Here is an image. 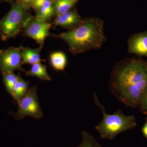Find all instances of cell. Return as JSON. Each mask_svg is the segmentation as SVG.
I'll list each match as a JSON object with an SVG mask.
<instances>
[{"instance_id": "52a82bcc", "label": "cell", "mask_w": 147, "mask_h": 147, "mask_svg": "<svg viewBox=\"0 0 147 147\" xmlns=\"http://www.w3.org/2000/svg\"><path fill=\"white\" fill-rule=\"evenodd\" d=\"M52 25L36 17L33 18L25 28V34L42 47L45 38L50 35L49 30Z\"/></svg>"}, {"instance_id": "9a60e30c", "label": "cell", "mask_w": 147, "mask_h": 147, "mask_svg": "<svg viewBox=\"0 0 147 147\" xmlns=\"http://www.w3.org/2000/svg\"><path fill=\"white\" fill-rule=\"evenodd\" d=\"M77 0H57L55 2V11L57 15H61L69 11L76 4Z\"/></svg>"}, {"instance_id": "2e32d148", "label": "cell", "mask_w": 147, "mask_h": 147, "mask_svg": "<svg viewBox=\"0 0 147 147\" xmlns=\"http://www.w3.org/2000/svg\"><path fill=\"white\" fill-rule=\"evenodd\" d=\"M2 75L3 81L6 89L9 93L11 94L14 86L18 81V76H17L13 72H8Z\"/></svg>"}, {"instance_id": "d6986e66", "label": "cell", "mask_w": 147, "mask_h": 147, "mask_svg": "<svg viewBox=\"0 0 147 147\" xmlns=\"http://www.w3.org/2000/svg\"><path fill=\"white\" fill-rule=\"evenodd\" d=\"M46 1V0H34L31 6L36 10H38L42 7Z\"/></svg>"}, {"instance_id": "7402d4cb", "label": "cell", "mask_w": 147, "mask_h": 147, "mask_svg": "<svg viewBox=\"0 0 147 147\" xmlns=\"http://www.w3.org/2000/svg\"><path fill=\"white\" fill-rule=\"evenodd\" d=\"M1 1L7 2H11L13 0H0Z\"/></svg>"}, {"instance_id": "6da1fadb", "label": "cell", "mask_w": 147, "mask_h": 147, "mask_svg": "<svg viewBox=\"0 0 147 147\" xmlns=\"http://www.w3.org/2000/svg\"><path fill=\"white\" fill-rule=\"evenodd\" d=\"M112 92L131 108L139 107L147 92V63L132 60L115 71L111 84Z\"/></svg>"}, {"instance_id": "4fadbf2b", "label": "cell", "mask_w": 147, "mask_h": 147, "mask_svg": "<svg viewBox=\"0 0 147 147\" xmlns=\"http://www.w3.org/2000/svg\"><path fill=\"white\" fill-rule=\"evenodd\" d=\"M50 61L55 70L64 71L67 64L66 57L63 52H54L50 55Z\"/></svg>"}, {"instance_id": "e0dca14e", "label": "cell", "mask_w": 147, "mask_h": 147, "mask_svg": "<svg viewBox=\"0 0 147 147\" xmlns=\"http://www.w3.org/2000/svg\"><path fill=\"white\" fill-rule=\"evenodd\" d=\"M78 147H102L93 136L86 131H83L82 142Z\"/></svg>"}, {"instance_id": "ffe728a7", "label": "cell", "mask_w": 147, "mask_h": 147, "mask_svg": "<svg viewBox=\"0 0 147 147\" xmlns=\"http://www.w3.org/2000/svg\"><path fill=\"white\" fill-rule=\"evenodd\" d=\"M142 132L144 137L147 139V117L146 119V122L142 127Z\"/></svg>"}, {"instance_id": "277c9868", "label": "cell", "mask_w": 147, "mask_h": 147, "mask_svg": "<svg viewBox=\"0 0 147 147\" xmlns=\"http://www.w3.org/2000/svg\"><path fill=\"white\" fill-rule=\"evenodd\" d=\"M29 7L19 2L0 21V36L3 41L15 37L32 19L28 16Z\"/></svg>"}, {"instance_id": "44dd1931", "label": "cell", "mask_w": 147, "mask_h": 147, "mask_svg": "<svg viewBox=\"0 0 147 147\" xmlns=\"http://www.w3.org/2000/svg\"><path fill=\"white\" fill-rule=\"evenodd\" d=\"M19 2L22 3L28 6H31L34 0H18Z\"/></svg>"}, {"instance_id": "8fae6325", "label": "cell", "mask_w": 147, "mask_h": 147, "mask_svg": "<svg viewBox=\"0 0 147 147\" xmlns=\"http://www.w3.org/2000/svg\"><path fill=\"white\" fill-rule=\"evenodd\" d=\"M27 76H35L43 81H50L51 78L47 70L46 66L41 63L32 65L31 68L26 72Z\"/></svg>"}, {"instance_id": "30bf717a", "label": "cell", "mask_w": 147, "mask_h": 147, "mask_svg": "<svg viewBox=\"0 0 147 147\" xmlns=\"http://www.w3.org/2000/svg\"><path fill=\"white\" fill-rule=\"evenodd\" d=\"M42 47L40 46L36 49H32L28 47H21L22 64H34L41 62L42 60L40 58V53Z\"/></svg>"}, {"instance_id": "7a4b0ae2", "label": "cell", "mask_w": 147, "mask_h": 147, "mask_svg": "<svg viewBox=\"0 0 147 147\" xmlns=\"http://www.w3.org/2000/svg\"><path fill=\"white\" fill-rule=\"evenodd\" d=\"M53 35L66 42L73 54L84 53L101 47L105 39L103 22L98 18H87L69 31Z\"/></svg>"}, {"instance_id": "ba28073f", "label": "cell", "mask_w": 147, "mask_h": 147, "mask_svg": "<svg viewBox=\"0 0 147 147\" xmlns=\"http://www.w3.org/2000/svg\"><path fill=\"white\" fill-rule=\"evenodd\" d=\"M128 45L129 53L147 57V32L131 36L128 40Z\"/></svg>"}, {"instance_id": "9c48e42d", "label": "cell", "mask_w": 147, "mask_h": 147, "mask_svg": "<svg viewBox=\"0 0 147 147\" xmlns=\"http://www.w3.org/2000/svg\"><path fill=\"white\" fill-rule=\"evenodd\" d=\"M83 20L75 11H69L57 16L54 24L56 26L71 30L81 24Z\"/></svg>"}, {"instance_id": "3957f363", "label": "cell", "mask_w": 147, "mask_h": 147, "mask_svg": "<svg viewBox=\"0 0 147 147\" xmlns=\"http://www.w3.org/2000/svg\"><path fill=\"white\" fill-rule=\"evenodd\" d=\"M94 99L95 103L100 108L103 115L102 121L95 127L102 139L112 140L121 132L134 129L137 125L134 116L125 115L120 110L109 115L106 113L105 108L99 102L95 94Z\"/></svg>"}, {"instance_id": "5b68a950", "label": "cell", "mask_w": 147, "mask_h": 147, "mask_svg": "<svg viewBox=\"0 0 147 147\" xmlns=\"http://www.w3.org/2000/svg\"><path fill=\"white\" fill-rule=\"evenodd\" d=\"M18 110L12 113L16 120H21L25 117H33L36 119L41 118L43 116L40 106L36 92V86L29 89L26 93L18 102Z\"/></svg>"}, {"instance_id": "7c38bea8", "label": "cell", "mask_w": 147, "mask_h": 147, "mask_svg": "<svg viewBox=\"0 0 147 147\" xmlns=\"http://www.w3.org/2000/svg\"><path fill=\"white\" fill-rule=\"evenodd\" d=\"M30 82L24 80L18 75V81L13 88L11 95L17 102L20 100L28 90Z\"/></svg>"}, {"instance_id": "8992f818", "label": "cell", "mask_w": 147, "mask_h": 147, "mask_svg": "<svg viewBox=\"0 0 147 147\" xmlns=\"http://www.w3.org/2000/svg\"><path fill=\"white\" fill-rule=\"evenodd\" d=\"M21 47H10L0 50V70L2 74L16 70L24 71L22 64Z\"/></svg>"}, {"instance_id": "5bb4252c", "label": "cell", "mask_w": 147, "mask_h": 147, "mask_svg": "<svg viewBox=\"0 0 147 147\" xmlns=\"http://www.w3.org/2000/svg\"><path fill=\"white\" fill-rule=\"evenodd\" d=\"M55 11L52 0H46L42 7L38 10V13L36 17L42 21H47L53 17Z\"/></svg>"}, {"instance_id": "ac0fdd59", "label": "cell", "mask_w": 147, "mask_h": 147, "mask_svg": "<svg viewBox=\"0 0 147 147\" xmlns=\"http://www.w3.org/2000/svg\"><path fill=\"white\" fill-rule=\"evenodd\" d=\"M140 111L144 115H147V92L139 106Z\"/></svg>"}]
</instances>
